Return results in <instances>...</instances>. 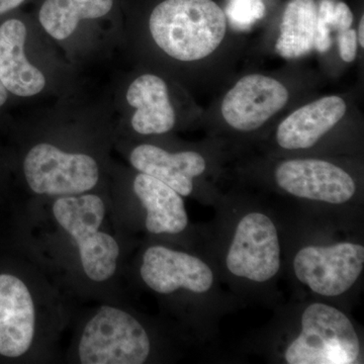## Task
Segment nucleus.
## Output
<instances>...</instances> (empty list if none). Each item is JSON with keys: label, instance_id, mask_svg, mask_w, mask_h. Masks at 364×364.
<instances>
[{"label": "nucleus", "instance_id": "a211bd4d", "mask_svg": "<svg viewBox=\"0 0 364 364\" xmlns=\"http://www.w3.org/2000/svg\"><path fill=\"white\" fill-rule=\"evenodd\" d=\"M114 0H44L39 11L41 26L53 39L63 41L83 20H97L111 13Z\"/></svg>", "mask_w": 364, "mask_h": 364}, {"label": "nucleus", "instance_id": "1a4fd4ad", "mask_svg": "<svg viewBox=\"0 0 364 364\" xmlns=\"http://www.w3.org/2000/svg\"><path fill=\"white\" fill-rule=\"evenodd\" d=\"M274 179L289 195L333 205L348 202L356 191L355 181L346 170L315 158L279 162L275 167Z\"/></svg>", "mask_w": 364, "mask_h": 364}, {"label": "nucleus", "instance_id": "39448f33", "mask_svg": "<svg viewBox=\"0 0 364 364\" xmlns=\"http://www.w3.org/2000/svg\"><path fill=\"white\" fill-rule=\"evenodd\" d=\"M150 348L149 336L136 318L102 306L86 324L78 352L85 364H142Z\"/></svg>", "mask_w": 364, "mask_h": 364}, {"label": "nucleus", "instance_id": "423d86ee", "mask_svg": "<svg viewBox=\"0 0 364 364\" xmlns=\"http://www.w3.org/2000/svg\"><path fill=\"white\" fill-rule=\"evenodd\" d=\"M28 186L38 195L78 196L97 186L100 169L92 157L66 153L48 143L28 151L23 161Z\"/></svg>", "mask_w": 364, "mask_h": 364}, {"label": "nucleus", "instance_id": "9d476101", "mask_svg": "<svg viewBox=\"0 0 364 364\" xmlns=\"http://www.w3.org/2000/svg\"><path fill=\"white\" fill-rule=\"evenodd\" d=\"M350 112L343 95H327L309 100L280 119L275 141L284 150L311 149L350 117Z\"/></svg>", "mask_w": 364, "mask_h": 364}, {"label": "nucleus", "instance_id": "5701e85b", "mask_svg": "<svg viewBox=\"0 0 364 364\" xmlns=\"http://www.w3.org/2000/svg\"><path fill=\"white\" fill-rule=\"evenodd\" d=\"M26 0H0V16L18 9Z\"/></svg>", "mask_w": 364, "mask_h": 364}, {"label": "nucleus", "instance_id": "0eeeda50", "mask_svg": "<svg viewBox=\"0 0 364 364\" xmlns=\"http://www.w3.org/2000/svg\"><path fill=\"white\" fill-rule=\"evenodd\" d=\"M363 267V246L353 243L308 246L299 250L294 260L299 282L325 296L346 293L358 279Z\"/></svg>", "mask_w": 364, "mask_h": 364}, {"label": "nucleus", "instance_id": "dca6fc26", "mask_svg": "<svg viewBox=\"0 0 364 364\" xmlns=\"http://www.w3.org/2000/svg\"><path fill=\"white\" fill-rule=\"evenodd\" d=\"M134 191L147 210L146 228L152 234H178L188 224L181 196L155 177L142 173L134 181Z\"/></svg>", "mask_w": 364, "mask_h": 364}, {"label": "nucleus", "instance_id": "f257e3e1", "mask_svg": "<svg viewBox=\"0 0 364 364\" xmlns=\"http://www.w3.org/2000/svg\"><path fill=\"white\" fill-rule=\"evenodd\" d=\"M148 30L163 54L186 65L203 66L208 75L229 59L238 39L215 0H162L151 11Z\"/></svg>", "mask_w": 364, "mask_h": 364}, {"label": "nucleus", "instance_id": "f3484780", "mask_svg": "<svg viewBox=\"0 0 364 364\" xmlns=\"http://www.w3.org/2000/svg\"><path fill=\"white\" fill-rule=\"evenodd\" d=\"M317 16L315 0H291L282 14L275 52L289 60L301 58L312 52Z\"/></svg>", "mask_w": 364, "mask_h": 364}, {"label": "nucleus", "instance_id": "f03ea898", "mask_svg": "<svg viewBox=\"0 0 364 364\" xmlns=\"http://www.w3.org/2000/svg\"><path fill=\"white\" fill-rule=\"evenodd\" d=\"M299 93L296 82L287 76L245 74L223 93L214 117L236 133H255L291 111Z\"/></svg>", "mask_w": 364, "mask_h": 364}, {"label": "nucleus", "instance_id": "4468645a", "mask_svg": "<svg viewBox=\"0 0 364 364\" xmlns=\"http://www.w3.org/2000/svg\"><path fill=\"white\" fill-rule=\"evenodd\" d=\"M126 98L135 109L131 124L136 133L162 135L173 130L176 112L164 79L156 74H143L129 86Z\"/></svg>", "mask_w": 364, "mask_h": 364}, {"label": "nucleus", "instance_id": "aec40b11", "mask_svg": "<svg viewBox=\"0 0 364 364\" xmlns=\"http://www.w3.org/2000/svg\"><path fill=\"white\" fill-rule=\"evenodd\" d=\"M334 9L335 2L333 0H322L318 4L315 43H314V49L318 53H326L331 49Z\"/></svg>", "mask_w": 364, "mask_h": 364}, {"label": "nucleus", "instance_id": "7ed1b4c3", "mask_svg": "<svg viewBox=\"0 0 364 364\" xmlns=\"http://www.w3.org/2000/svg\"><path fill=\"white\" fill-rule=\"evenodd\" d=\"M57 223L77 244L81 263L88 279L102 282L116 272L119 244L111 235L100 231L105 205L95 195L61 196L53 205Z\"/></svg>", "mask_w": 364, "mask_h": 364}, {"label": "nucleus", "instance_id": "9b49d317", "mask_svg": "<svg viewBox=\"0 0 364 364\" xmlns=\"http://www.w3.org/2000/svg\"><path fill=\"white\" fill-rule=\"evenodd\" d=\"M141 277L158 294H168L181 289L196 294L207 293L214 274L207 263L191 254L153 246L144 253Z\"/></svg>", "mask_w": 364, "mask_h": 364}, {"label": "nucleus", "instance_id": "b1692460", "mask_svg": "<svg viewBox=\"0 0 364 364\" xmlns=\"http://www.w3.org/2000/svg\"><path fill=\"white\" fill-rule=\"evenodd\" d=\"M364 16H361L360 21L358 23V30L356 31V35H358V46L359 48L363 50L364 48Z\"/></svg>", "mask_w": 364, "mask_h": 364}, {"label": "nucleus", "instance_id": "6e6552de", "mask_svg": "<svg viewBox=\"0 0 364 364\" xmlns=\"http://www.w3.org/2000/svg\"><path fill=\"white\" fill-rule=\"evenodd\" d=\"M232 274L255 282L273 279L280 268L277 228L267 215L251 213L242 218L227 255Z\"/></svg>", "mask_w": 364, "mask_h": 364}, {"label": "nucleus", "instance_id": "412c9836", "mask_svg": "<svg viewBox=\"0 0 364 364\" xmlns=\"http://www.w3.org/2000/svg\"><path fill=\"white\" fill-rule=\"evenodd\" d=\"M337 43L340 58L343 60L345 63H352L358 57L359 48L356 31L352 28L339 31L337 32Z\"/></svg>", "mask_w": 364, "mask_h": 364}, {"label": "nucleus", "instance_id": "6ab92c4d", "mask_svg": "<svg viewBox=\"0 0 364 364\" xmlns=\"http://www.w3.org/2000/svg\"><path fill=\"white\" fill-rule=\"evenodd\" d=\"M225 13L234 30H247L264 16V2L263 0H229Z\"/></svg>", "mask_w": 364, "mask_h": 364}, {"label": "nucleus", "instance_id": "f8f14e48", "mask_svg": "<svg viewBox=\"0 0 364 364\" xmlns=\"http://www.w3.org/2000/svg\"><path fill=\"white\" fill-rule=\"evenodd\" d=\"M36 313L32 294L23 280L0 274V355L18 358L32 346Z\"/></svg>", "mask_w": 364, "mask_h": 364}, {"label": "nucleus", "instance_id": "393cba45", "mask_svg": "<svg viewBox=\"0 0 364 364\" xmlns=\"http://www.w3.org/2000/svg\"><path fill=\"white\" fill-rule=\"evenodd\" d=\"M7 100V90L0 81V107L6 104Z\"/></svg>", "mask_w": 364, "mask_h": 364}, {"label": "nucleus", "instance_id": "20e7f679", "mask_svg": "<svg viewBox=\"0 0 364 364\" xmlns=\"http://www.w3.org/2000/svg\"><path fill=\"white\" fill-rule=\"evenodd\" d=\"M360 343L345 314L331 306L312 304L301 316V332L286 351L289 364H351Z\"/></svg>", "mask_w": 364, "mask_h": 364}, {"label": "nucleus", "instance_id": "4be33fe9", "mask_svg": "<svg viewBox=\"0 0 364 364\" xmlns=\"http://www.w3.org/2000/svg\"><path fill=\"white\" fill-rule=\"evenodd\" d=\"M354 16L350 7L344 2L335 4L334 14H333L332 30L344 31L352 28Z\"/></svg>", "mask_w": 364, "mask_h": 364}, {"label": "nucleus", "instance_id": "2eb2a0df", "mask_svg": "<svg viewBox=\"0 0 364 364\" xmlns=\"http://www.w3.org/2000/svg\"><path fill=\"white\" fill-rule=\"evenodd\" d=\"M26 28L16 18L0 26V81L9 92L21 97L39 95L46 85L44 74L25 54Z\"/></svg>", "mask_w": 364, "mask_h": 364}, {"label": "nucleus", "instance_id": "ddd939ff", "mask_svg": "<svg viewBox=\"0 0 364 364\" xmlns=\"http://www.w3.org/2000/svg\"><path fill=\"white\" fill-rule=\"evenodd\" d=\"M130 162L134 168L164 182L181 196L191 195L193 179L207 170L205 158L196 151L169 153L151 144L134 148Z\"/></svg>", "mask_w": 364, "mask_h": 364}]
</instances>
